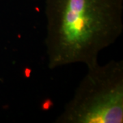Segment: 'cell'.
<instances>
[{"label":"cell","mask_w":123,"mask_h":123,"mask_svg":"<svg viewBox=\"0 0 123 123\" xmlns=\"http://www.w3.org/2000/svg\"><path fill=\"white\" fill-rule=\"evenodd\" d=\"M48 66L98 63L123 30V0H45Z\"/></svg>","instance_id":"cell-1"},{"label":"cell","mask_w":123,"mask_h":123,"mask_svg":"<svg viewBox=\"0 0 123 123\" xmlns=\"http://www.w3.org/2000/svg\"><path fill=\"white\" fill-rule=\"evenodd\" d=\"M55 123H123V61L88 67L73 98Z\"/></svg>","instance_id":"cell-2"}]
</instances>
